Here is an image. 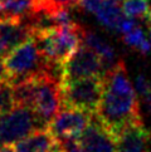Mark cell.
Here are the masks:
<instances>
[{
  "label": "cell",
  "mask_w": 151,
  "mask_h": 152,
  "mask_svg": "<svg viewBox=\"0 0 151 152\" xmlns=\"http://www.w3.org/2000/svg\"><path fill=\"white\" fill-rule=\"evenodd\" d=\"M17 107L14 93V83L8 77L0 80V115L12 111Z\"/></svg>",
  "instance_id": "18"
},
{
  "label": "cell",
  "mask_w": 151,
  "mask_h": 152,
  "mask_svg": "<svg viewBox=\"0 0 151 152\" xmlns=\"http://www.w3.org/2000/svg\"><path fill=\"white\" fill-rule=\"evenodd\" d=\"M150 1V10H149V18H147V23L151 24V0H149Z\"/></svg>",
  "instance_id": "25"
},
{
  "label": "cell",
  "mask_w": 151,
  "mask_h": 152,
  "mask_svg": "<svg viewBox=\"0 0 151 152\" xmlns=\"http://www.w3.org/2000/svg\"><path fill=\"white\" fill-rule=\"evenodd\" d=\"M103 77H93L62 83L63 107L76 108L91 115H96L100 107Z\"/></svg>",
  "instance_id": "6"
},
{
  "label": "cell",
  "mask_w": 151,
  "mask_h": 152,
  "mask_svg": "<svg viewBox=\"0 0 151 152\" xmlns=\"http://www.w3.org/2000/svg\"><path fill=\"white\" fill-rule=\"evenodd\" d=\"M33 35V29L26 21L0 20V39H1L5 56L15 48L24 44Z\"/></svg>",
  "instance_id": "11"
},
{
  "label": "cell",
  "mask_w": 151,
  "mask_h": 152,
  "mask_svg": "<svg viewBox=\"0 0 151 152\" xmlns=\"http://www.w3.org/2000/svg\"><path fill=\"white\" fill-rule=\"evenodd\" d=\"M14 93L17 106L33 110L47 127L63 108L62 82L48 69L37 77L15 83Z\"/></svg>",
  "instance_id": "2"
},
{
  "label": "cell",
  "mask_w": 151,
  "mask_h": 152,
  "mask_svg": "<svg viewBox=\"0 0 151 152\" xmlns=\"http://www.w3.org/2000/svg\"><path fill=\"white\" fill-rule=\"evenodd\" d=\"M83 44H86L87 47H89L91 49H93L98 56L102 58V61L105 62L106 67L110 66V64L115 61L116 58V53L113 47L110 45L105 39L96 34L95 31H91L84 29V34H83Z\"/></svg>",
  "instance_id": "15"
},
{
  "label": "cell",
  "mask_w": 151,
  "mask_h": 152,
  "mask_svg": "<svg viewBox=\"0 0 151 152\" xmlns=\"http://www.w3.org/2000/svg\"><path fill=\"white\" fill-rule=\"evenodd\" d=\"M95 115L76 108L63 107L48 124L49 131L59 141H76L92 122Z\"/></svg>",
  "instance_id": "8"
},
{
  "label": "cell",
  "mask_w": 151,
  "mask_h": 152,
  "mask_svg": "<svg viewBox=\"0 0 151 152\" xmlns=\"http://www.w3.org/2000/svg\"><path fill=\"white\" fill-rule=\"evenodd\" d=\"M17 152H63L64 142L57 140L48 128L38 129L15 145Z\"/></svg>",
  "instance_id": "12"
},
{
  "label": "cell",
  "mask_w": 151,
  "mask_h": 152,
  "mask_svg": "<svg viewBox=\"0 0 151 152\" xmlns=\"http://www.w3.org/2000/svg\"><path fill=\"white\" fill-rule=\"evenodd\" d=\"M95 116L116 137L127 127L144 124L140 102L122 61L105 73L102 98Z\"/></svg>",
  "instance_id": "1"
},
{
  "label": "cell",
  "mask_w": 151,
  "mask_h": 152,
  "mask_svg": "<svg viewBox=\"0 0 151 152\" xmlns=\"http://www.w3.org/2000/svg\"><path fill=\"white\" fill-rule=\"evenodd\" d=\"M151 133L144 124L130 126L117 136L116 152H149Z\"/></svg>",
  "instance_id": "13"
},
{
  "label": "cell",
  "mask_w": 151,
  "mask_h": 152,
  "mask_svg": "<svg viewBox=\"0 0 151 152\" xmlns=\"http://www.w3.org/2000/svg\"><path fill=\"white\" fill-rule=\"evenodd\" d=\"M64 151L63 152H82V148L78 145V141H63Z\"/></svg>",
  "instance_id": "21"
},
{
  "label": "cell",
  "mask_w": 151,
  "mask_h": 152,
  "mask_svg": "<svg viewBox=\"0 0 151 152\" xmlns=\"http://www.w3.org/2000/svg\"><path fill=\"white\" fill-rule=\"evenodd\" d=\"M1 57H5V52H4V48L1 44V39H0V58Z\"/></svg>",
  "instance_id": "24"
},
{
  "label": "cell",
  "mask_w": 151,
  "mask_h": 152,
  "mask_svg": "<svg viewBox=\"0 0 151 152\" xmlns=\"http://www.w3.org/2000/svg\"><path fill=\"white\" fill-rule=\"evenodd\" d=\"M136 91L141 98V103L147 112H151V82L145 74L140 73L136 75Z\"/></svg>",
  "instance_id": "19"
},
{
  "label": "cell",
  "mask_w": 151,
  "mask_h": 152,
  "mask_svg": "<svg viewBox=\"0 0 151 152\" xmlns=\"http://www.w3.org/2000/svg\"><path fill=\"white\" fill-rule=\"evenodd\" d=\"M122 40L126 45L136 49L142 56H147L151 52V42L146 38V34L142 30L141 26L136 25L135 28L128 31V33L122 35Z\"/></svg>",
  "instance_id": "16"
},
{
  "label": "cell",
  "mask_w": 151,
  "mask_h": 152,
  "mask_svg": "<svg viewBox=\"0 0 151 152\" xmlns=\"http://www.w3.org/2000/svg\"><path fill=\"white\" fill-rule=\"evenodd\" d=\"M4 78H7V72H5V68H4V62L0 58V80Z\"/></svg>",
  "instance_id": "22"
},
{
  "label": "cell",
  "mask_w": 151,
  "mask_h": 152,
  "mask_svg": "<svg viewBox=\"0 0 151 152\" xmlns=\"http://www.w3.org/2000/svg\"><path fill=\"white\" fill-rule=\"evenodd\" d=\"M84 29L81 24L76 23L38 31L33 37L48 64L63 66L83 44Z\"/></svg>",
  "instance_id": "3"
},
{
  "label": "cell",
  "mask_w": 151,
  "mask_h": 152,
  "mask_svg": "<svg viewBox=\"0 0 151 152\" xmlns=\"http://www.w3.org/2000/svg\"><path fill=\"white\" fill-rule=\"evenodd\" d=\"M82 152H116L117 137L96 116L78 138Z\"/></svg>",
  "instance_id": "9"
},
{
  "label": "cell",
  "mask_w": 151,
  "mask_h": 152,
  "mask_svg": "<svg viewBox=\"0 0 151 152\" xmlns=\"http://www.w3.org/2000/svg\"><path fill=\"white\" fill-rule=\"evenodd\" d=\"M116 1H117V3H120V1H123V0H116Z\"/></svg>",
  "instance_id": "27"
},
{
  "label": "cell",
  "mask_w": 151,
  "mask_h": 152,
  "mask_svg": "<svg viewBox=\"0 0 151 152\" xmlns=\"http://www.w3.org/2000/svg\"><path fill=\"white\" fill-rule=\"evenodd\" d=\"M106 72V64L102 58L89 47L82 44L62 66V83L84 78L103 77Z\"/></svg>",
  "instance_id": "7"
},
{
  "label": "cell",
  "mask_w": 151,
  "mask_h": 152,
  "mask_svg": "<svg viewBox=\"0 0 151 152\" xmlns=\"http://www.w3.org/2000/svg\"><path fill=\"white\" fill-rule=\"evenodd\" d=\"M0 152H17V151L12 146H3V147H0Z\"/></svg>",
  "instance_id": "23"
},
{
  "label": "cell",
  "mask_w": 151,
  "mask_h": 152,
  "mask_svg": "<svg viewBox=\"0 0 151 152\" xmlns=\"http://www.w3.org/2000/svg\"><path fill=\"white\" fill-rule=\"evenodd\" d=\"M48 128L33 110L17 106L12 111L0 115V147L17 145L38 129Z\"/></svg>",
  "instance_id": "5"
},
{
  "label": "cell",
  "mask_w": 151,
  "mask_h": 152,
  "mask_svg": "<svg viewBox=\"0 0 151 152\" xmlns=\"http://www.w3.org/2000/svg\"><path fill=\"white\" fill-rule=\"evenodd\" d=\"M122 10L126 17L131 19H145L147 21L150 1L149 0H123Z\"/></svg>",
  "instance_id": "17"
},
{
  "label": "cell",
  "mask_w": 151,
  "mask_h": 152,
  "mask_svg": "<svg viewBox=\"0 0 151 152\" xmlns=\"http://www.w3.org/2000/svg\"><path fill=\"white\" fill-rule=\"evenodd\" d=\"M37 3L43 7H49V8H72L76 5H79L81 0H37Z\"/></svg>",
  "instance_id": "20"
},
{
  "label": "cell",
  "mask_w": 151,
  "mask_h": 152,
  "mask_svg": "<svg viewBox=\"0 0 151 152\" xmlns=\"http://www.w3.org/2000/svg\"><path fill=\"white\" fill-rule=\"evenodd\" d=\"M79 7L93 14L101 25L112 31L120 30L122 20L126 18L116 0H81Z\"/></svg>",
  "instance_id": "10"
},
{
  "label": "cell",
  "mask_w": 151,
  "mask_h": 152,
  "mask_svg": "<svg viewBox=\"0 0 151 152\" xmlns=\"http://www.w3.org/2000/svg\"><path fill=\"white\" fill-rule=\"evenodd\" d=\"M149 39L151 42V24H149Z\"/></svg>",
  "instance_id": "26"
},
{
  "label": "cell",
  "mask_w": 151,
  "mask_h": 152,
  "mask_svg": "<svg viewBox=\"0 0 151 152\" xmlns=\"http://www.w3.org/2000/svg\"><path fill=\"white\" fill-rule=\"evenodd\" d=\"M3 62L7 77L14 84L37 77L48 69V63L43 58L34 37L7 54Z\"/></svg>",
  "instance_id": "4"
},
{
  "label": "cell",
  "mask_w": 151,
  "mask_h": 152,
  "mask_svg": "<svg viewBox=\"0 0 151 152\" xmlns=\"http://www.w3.org/2000/svg\"><path fill=\"white\" fill-rule=\"evenodd\" d=\"M35 9L37 0H0V20L25 21Z\"/></svg>",
  "instance_id": "14"
}]
</instances>
